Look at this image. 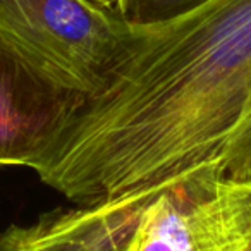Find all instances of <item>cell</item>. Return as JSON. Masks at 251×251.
Returning <instances> with one entry per match:
<instances>
[{
	"mask_svg": "<svg viewBox=\"0 0 251 251\" xmlns=\"http://www.w3.org/2000/svg\"><path fill=\"white\" fill-rule=\"evenodd\" d=\"M250 157L251 0H212L151 28L35 172L91 205L206 165L244 181Z\"/></svg>",
	"mask_w": 251,
	"mask_h": 251,
	"instance_id": "6da1fadb",
	"label": "cell"
},
{
	"mask_svg": "<svg viewBox=\"0 0 251 251\" xmlns=\"http://www.w3.org/2000/svg\"><path fill=\"white\" fill-rule=\"evenodd\" d=\"M150 31L115 0H0V33L88 93L110 83Z\"/></svg>",
	"mask_w": 251,
	"mask_h": 251,
	"instance_id": "7a4b0ae2",
	"label": "cell"
},
{
	"mask_svg": "<svg viewBox=\"0 0 251 251\" xmlns=\"http://www.w3.org/2000/svg\"><path fill=\"white\" fill-rule=\"evenodd\" d=\"M133 193L122 251H248L251 181L206 165Z\"/></svg>",
	"mask_w": 251,
	"mask_h": 251,
	"instance_id": "3957f363",
	"label": "cell"
},
{
	"mask_svg": "<svg viewBox=\"0 0 251 251\" xmlns=\"http://www.w3.org/2000/svg\"><path fill=\"white\" fill-rule=\"evenodd\" d=\"M86 97V90L0 33V165L35 171Z\"/></svg>",
	"mask_w": 251,
	"mask_h": 251,
	"instance_id": "277c9868",
	"label": "cell"
},
{
	"mask_svg": "<svg viewBox=\"0 0 251 251\" xmlns=\"http://www.w3.org/2000/svg\"><path fill=\"white\" fill-rule=\"evenodd\" d=\"M121 14L138 28H157L201 9L212 0H115Z\"/></svg>",
	"mask_w": 251,
	"mask_h": 251,
	"instance_id": "5b68a950",
	"label": "cell"
},
{
	"mask_svg": "<svg viewBox=\"0 0 251 251\" xmlns=\"http://www.w3.org/2000/svg\"><path fill=\"white\" fill-rule=\"evenodd\" d=\"M244 181H251V157H250V162H248V171H246V179Z\"/></svg>",
	"mask_w": 251,
	"mask_h": 251,
	"instance_id": "8992f818",
	"label": "cell"
},
{
	"mask_svg": "<svg viewBox=\"0 0 251 251\" xmlns=\"http://www.w3.org/2000/svg\"><path fill=\"white\" fill-rule=\"evenodd\" d=\"M248 251H251V244H250V248H248Z\"/></svg>",
	"mask_w": 251,
	"mask_h": 251,
	"instance_id": "52a82bcc",
	"label": "cell"
}]
</instances>
